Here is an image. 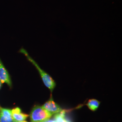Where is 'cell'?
<instances>
[{"instance_id":"obj_1","label":"cell","mask_w":122,"mask_h":122,"mask_svg":"<svg viewBox=\"0 0 122 122\" xmlns=\"http://www.w3.org/2000/svg\"><path fill=\"white\" fill-rule=\"evenodd\" d=\"M20 52L23 53L27 58V59L30 61L35 66V67L37 68V70L39 71V74L41 76V77L42 79V80L44 82V85L47 87H48V89L51 91V92H52L53 90L56 86V83L54 81V80L47 73H46L45 71H44L43 70H42L39 65L37 64V63L34 61L31 57L28 52H27L26 50L24 49V48H21Z\"/></svg>"},{"instance_id":"obj_10","label":"cell","mask_w":122,"mask_h":122,"mask_svg":"<svg viewBox=\"0 0 122 122\" xmlns=\"http://www.w3.org/2000/svg\"><path fill=\"white\" fill-rule=\"evenodd\" d=\"M2 82H1V81L0 80V88H1V85H2Z\"/></svg>"},{"instance_id":"obj_12","label":"cell","mask_w":122,"mask_h":122,"mask_svg":"<svg viewBox=\"0 0 122 122\" xmlns=\"http://www.w3.org/2000/svg\"></svg>"},{"instance_id":"obj_2","label":"cell","mask_w":122,"mask_h":122,"mask_svg":"<svg viewBox=\"0 0 122 122\" xmlns=\"http://www.w3.org/2000/svg\"><path fill=\"white\" fill-rule=\"evenodd\" d=\"M52 114L44 109L42 106H35L30 114L31 122H44L52 117Z\"/></svg>"},{"instance_id":"obj_8","label":"cell","mask_w":122,"mask_h":122,"mask_svg":"<svg viewBox=\"0 0 122 122\" xmlns=\"http://www.w3.org/2000/svg\"><path fill=\"white\" fill-rule=\"evenodd\" d=\"M65 110L59 113H57L54 116V119L57 122H71V121L66 117Z\"/></svg>"},{"instance_id":"obj_4","label":"cell","mask_w":122,"mask_h":122,"mask_svg":"<svg viewBox=\"0 0 122 122\" xmlns=\"http://www.w3.org/2000/svg\"><path fill=\"white\" fill-rule=\"evenodd\" d=\"M0 80L1 82L7 84L10 87H11V81L8 72L0 59Z\"/></svg>"},{"instance_id":"obj_6","label":"cell","mask_w":122,"mask_h":122,"mask_svg":"<svg viewBox=\"0 0 122 122\" xmlns=\"http://www.w3.org/2000/svg\"><path fill=\"white\" fill-rule=\"evenodd\" d=\"M0 122H14L11 109L0 108Z\"/></svg>"},{"instance_id":"obj_11","label":"cell","mask_w":122,"mask_h":122,"mask_svg":"<svg viewBox=\"0 0 122 122\" xmlns=\"http://www.w3.org/2000/svg\"><path fill=\"white\" fill-rule=\"evenodd\" d=\"M28 122L27 121H26L25 120V121H21V122Z\"/></svg>"},{"instance_id":"obj_7","label":"cell","mask_w":122,"mask_h":122,"mask_svg":"<svg viewBox=\"0 0 122 122\" xmlns=\"http://www.w3.org/2000/svg\"><path fill=\"white\" fill-rule=\"evenodd\" d=\"M100 102L96 99H90L88 101L87 105L89 109L92 111H95L99 108Z\"/></svg>"},{"instance_id":"obj_5","label":"cell","mask_w":122,"mask_h":122,"mask_svg":"<svg viewBox=\"0 0 122 122\" xmlns=\"http://www.w3.org/2000/svg\"><path fill=\"white\" fill-rule=\"evenodd\" d=\"M11 113L14 122H20L25 121L29 116L27 114L22 113L20 109L18 107L12 109Z\"/></svg>"},{"instance_id":"obj_3","label":"cell","mask_w":122,"mask_h":122,"mask_svg":"<svg viewBox=\"0 0 122 122\" xmlns=\"http://www.w3.org/2000/svg\"><path fill=\"white\" fill-rule=\"evenodd\" d=\"M42 107L52 115L61 113L64 110L61 108L59 105H57L55 102L54 101L52 96L50 99L42 106Z\"/></svg>"},{"instance_id":"obj_9","label":"cell","mask_w":122,"mask_h":122,"mask_svg":"<svg viewBox=\"0 0 122 122\" xmlns=\"http://www.w3.org/2000/svg\"><path fill=\"white\" fill-rule=\"evenodd\" d=\"M44 122H56V121L54 119H49L48 120H46V121H44Z\"/></svg>"}]
</instances>
